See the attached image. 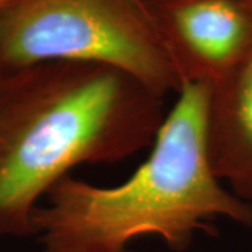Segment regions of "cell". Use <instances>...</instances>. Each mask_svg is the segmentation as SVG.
Listing matches in <instances>:
<instances>
[{"mask_svg":"<svg viewBox=\"0 0 252 252\" xmlns=\"http://www.w3.org/2000/svg\"><path fill=\"white\" fill-rule=\"evenodd\" d=\"M206 150L212 170L225 188L252 203V51L210 84Z\"/></svg>","mask_w":252,"mask_h":252,"instance_id":"obj_5","label":"cell"},{"mask_svg":"<svg viewBox=\"0 0 252 252\" xmlns=\"http://www.w3.org/2000/svg\"><path fill=\"white\" fill-rule=\"evenodd\" d=\"M59 62L115 67L164 98L181 89L146 0H14L0 16V76Z\"/></svg>","mask_w":252,"mask_h":252,"instance_id":"obj_3","label":"cell"},{"mask_svg":"<svg viewBox=\"0 0 252 252\" xmlns=\"http://www.w3.org/2000/svg\"><path fill=\"white\" fill-rule=\"evenodd\" d=\"M181 81L213 84L252 51L247 0H146Z\"/></svg>","mask_w":252,"mask_h":252,"instance_id":"obj_4","label":"cell"},{"mask_svg":"<svg viewBox=\"0 0 252 252\" xmlns=\"http://www.w3.org/2000/svg\"><path fill=\"white\" fill-rule=\"evenodd\" d=\"M164 97L91 63H45L0 76V238L34 235L32 213L80 164L152 147Z\"/></svg>","mask_w":252,"mask_h":252,"instance_id":"obj_1","label":"cell"},{"mask_svg":"<svg viewBox=\"0 0 252 252\" xmlns=\"http://www.w3.org/2000/svg\"><path fill=\"white\" fill-rule=\"evenodd\" d=\"M13 1H14V0H0V16H1L6 10L9 9L10 6L13 4Z\"/></svg>","mask_w":252,"mask_h":252,"instance_id":"obj_6","label":"cell"},{"mask_svg":"<svg viewBox=\"0 0 252 252\" xmlns=\"http://www.w3.org/2000/svg\"><path fill=\"white\" fill-rule=\"evenodd\" d=\"M247 3H248V4L252 7V0H247Z\"/></svg>","mask_w":252,"mask_h":252,"instance_id":"obj_7","label":"cell"},{"mask_svg":"<svg viewBox=\"0 0 252 252\" xmlns=\"http://www.w3.org/2000/svg\"><path fill=\"white\" fill-rule=\"evenodd\" d=\"M209 83H188L165 114L147 156L122 184L94 185L67 175L32 213L39 252H132L157 235L174 251L225 217L252 227V203L217 178L206 150Z\"/></svg>","mask_w":252,"mask_h":252,"instance_id":"obj_2","label":"cell"}]
</instances>
